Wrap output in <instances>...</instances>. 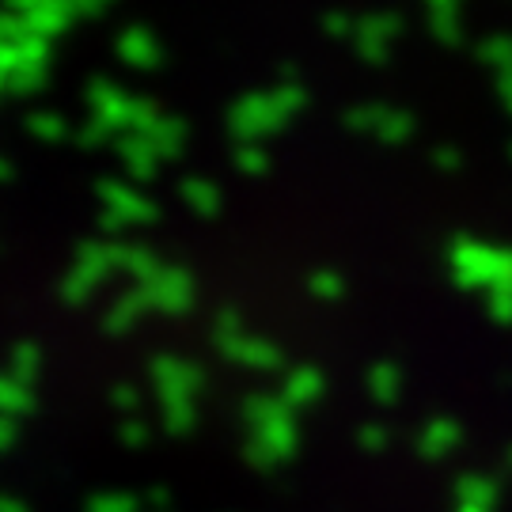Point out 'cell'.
Returning <instances> with one entry per match:
<instances>
[{
    "label": "cell",
    "instance_id": "cell-27",
    "mask_svg": "<svg viewBox=\"0 0 512 512\" xmlns=\"http://www.w3.org/2000/svg\"><path fill=\"white\" fill-rule=\"evenodd\" d=\"M16 418H0V452H4V448H12V444H16Z\"/></svg>",
    "mask_w": 512,
    "mask_h": 512
},
{
    "label": "cell",
    "instance_id": "cell-21",
    "mask_svg": "<svg viewBox=\"0 0 512 512\" xmlns=\"http://www.w3.org/2000/svg\"><path fill=\"white\" fill-rule=\"evenodd\" d=\"M19 46V61H27V65H46V57H50V38H38V35H27L16 42Z\"/></svg>",
    "mask_w": 512,
    "mask_h": 512
},
{
    "label": "cell",
    "instance_id": "cell-4",
    "mask_svg": "<svg viewBox=\"0 0 512 512\" xmlns=\"http://www.w3.org/2000/svg\"><path fill=\"white\" fill-rule=\"evenodd\" d=\"M88 107H92V118H99L114 137L129 133V107H133V95L122 92L114 80H107V76L88 80Z\"/></svg>",
    "mask_w": 512,
    "mask_h": 512
},
{
    "label": "cell",
    "instance_id": "cell-32",
    "mask_svg": "<svg viewBox=\"0 0 512 512\" xmlns=\"http://www.w3.org/2000/svg\"><path fill=\"white\" fill-rule=\"evenodd\" d=\"M0 512H31L19 497H8V494H0Z\"/></svg>",
    "mask_w": 512,
    "mask_h": 512
},
{
    "label": "cell",
    "instance_id": "cell-24",
    "mask_svg": "<svg viewBox=\"0 0 512 512\" xmlns=\"http://www.w3.org/2000/svg\"><path fill=\"white\" fill-rule=\"evenodd\" d=\"M118 437H122V444H129V448H141L148 440V425L141 418H126L118 425Z\"/></svg>",
    "mask_w": 512,
    "mask_h": 512
},
{
    "label": "cell",
    "instance_id": "cell-33",
    "mask_svg": "<svg viewBox=\"0 0 512 512\" xmlns=\"http://www.w3.org/2000/svg\"><path fill=\"white\" fill-rule=\"evenodd\" d=\"M4 179H12V164L0 156V183H4Z\"/></svg>",
    "mask_w": 512,
    "mask_h": 512
},
{
    "label": "cell",
    "instance_id": "cell-2",
    "mask_svg": "<svg viewBox=\"0 0 512 512\" xmlns=\"http://www.w3.org/2000/svg\"><path fill=\"white\" fill-rule=\"evenodd\" d=\"M148 376L156 384V395H160V406L167 403H194L198 387H202V368L194 361H183V357H171V353H156L148 361Z\"/></svg>",
    "mask_w": 512,
    "mask_h": 512
},
{
    "label": "cell",
    "instance_id": "cell-9",
    "mask_svg": "<svg viewBox=\"0 0 512 512\" xmlns=\"http://www.w3.org/2000/svg\"><path fill=\"white\" fill-rule=\"evenodd\" d=\"M145 311H156L152 289H148V285H133L129 293H122L114 304H110V311L103 315V330H107V334H126Z\"/></svg>",
    "mask_w": 512,
    "mask_h": 512
},
{
    "label": "cell",
    "instance_id": "cell-8",
    "mask_svg": "<svg viewBox=\"0 0 512 512\" xmlns=\"http://www.w3.org/2000/svg\"><path fill=\"white\" fill-rule=\"evenodd\" d=\"M114 50H118V57H122L126 65H133V69H156V65L164 61V50H160L156 35H152L148 27H141V23L126 27V31L118 35V42H114Z\"/></svg>",
    "mask_w": 512,
    "mask_h": 512
},
{
    "label": "cell",
    "instance_id": "cell-30",
    "mask_svg": "<svg viewBox=\"0 0 512 512\" xmlns=\"http://www.w3.org/2000/svg\"><path fill=\"white\" fill-rule=\"evenodd\" d=\"M99 228L114 236V232H122V228H126V220L118 217V213H110V209H103V213H99Z\"/></svg>",
    "mask_w": 512,
    "mask_h": 512
},
{
    "label": "cell",
    "instance_id": "cell-15",
    "mask_svg": "<svg viewBox=\"0 0 512 512\" xmlns=\"http://www.w3.org/2000/svg\"><path fill=\"white\" fill-rule=\"evenodd\" d=\"M126 274L137 281V285H152L156 277L164 274V262L152 255L148 247H129L126 255Z\"/></svg>",
    "mask_w": 512,
    "mask_h": 512
},
{
    "label": "cell",
    "instance_id": "cell-29",
    "mask_svg": "<svg viewBox=\"0 0 512 512\" xmlns=\"http://www.w3.org/2000/svg\"><path fill=\"white\" fill-rule=\"evenodd\" d=\"M76 16H103L107 12V4L103 0H73Z\"/></svg>",
    "mask_w": 512,
    "mask_h": 512
},
{
    "label": "cell",
    "instance_id": "cell-7",
    "mask_svg": "<svg viewBox=\"0 0 512 512\" xmlns=\"http://www.w3.org/2000/svg\"><path fill=\"white\" fill-rule=\"evenodd\" d=\"M114 152H118V160L126 167V175L137 179V183H148V179L156 175V167H160L156 148H152V141L141 137V133H122V137H114Z\"/></svg>",
    "mask_w": 512,
    "mask_h": 512
},
{
    "label": "cell",
    "instance_id": "cell-13",
    "mask_svg": "<svg viewBox=\"0 0 512 512\" xmlns=\"http://www.w3.org/2000/svg\"><path fill=\"white\" fill-rule=\"evenodd\" d=\"M179 194H183V202L194 205V209H198L202 217H213V213H217V205H220L217 186L205 183V179H198V175L183 179V183H179Z\"/></svg>",
    "mask_w": 512,
    "mask_h": 512
},
{
    "label": "cell",
    "instance_id": "cell-10",
    "mask_svg": "<svg viewBox=\"0 0 512 512\" xmlns=\"http://www.w3.org/2000/svg\"><path fill=\"white\" fill-rule=\"evenodd\" d=\"M148 141H152V148H156V156H160V160H175V156L183 152L186 122H183V118H171V114H164V118H160V126L148 133Z\"/></svg>",
    "mask_w": 512,
    "mask_h": 512
},
{
    "label": "cell",
    "instance_id": "cell-20",
    "mask_svg": "<svg viewBox=\"0 0 512 512\" xmlns=\"http://www.w3.org/2000/svg\"><path fill=\"white\" fill-rule=\"evenodd\" d=\"M164 429L171 437H186L194 429V403H167L164 406Z\"/></svg>",
    "mask_w": 512,
    "mask_h": 512
},
{
    "label": "cell",
    "instance_id": "cell-5",
    "mask_svg": "<svg viewBox=\"0 0 512 512\" xmlns=\"http://www.w3.org/2000/svg\"><path fill=\"white\" fill-rule=\"evenodd\" d=\"M8 8L19 12L23 23H27V31L38 38L61 35V31L76 19L73 0H16V4H8Z\"/></svg>",
    "mask_w": 512,
    "mask_h": 512
},
{
    "label": "cell",
    "instance_id": "cell-19",
    "mask_svg": "<svg viewBox=\"0 0 512 512\" xmlns=\"http://www.w3.org/2000/svg\"><path fill=\"white\" fill-rule=\"evenodd\" d=\"M84 512H137V497L122 494V490H107V494L88 497Z\"/></svg>",
    "mask_w": 512,
    "mask_h": 512
},
{
    "label": "cell",
    "instance_id": "cell-34",
    "mask_svg": "<svg viewBox=\"0 0 512 512\" xmlns=\"http://www.w3.org/2000/svg\"><path fill=\"white\" fill-rule=\"evenodd\" d=\"M0 92H4V80H0Z\"/></svg>",
    "mask_w": 512,
    "mask_h": 512
},
{
    "label": "cell",
    "instance_id": "cell-11",
    "mask_svg": "<svg viewBox=\"0 0 512 512\" xmlns=\"http://www.w3.org/2000/svg\"><path fill=\"white\" fill-rule=\"evenodd\" d=\"M27 410H35L31 387L19 384L16 376H8V372H0V418H19Z\"/></svg>",
    "mask_w": 512,
    "mask_h": 512
},
{
    "label": "cell",
    "instance_id": "cell-16",
    "mask_svg": "<svg viewBox=\"0 0 512 512\" xmlns=\"http://www.w3.org/2000/svg\"><path fill=\"white\" fill-rule=\"evenodd\" d=\"M42 84H46V65H27V61H19L16 73L4 80V88L12 95H35L42 92Z\"/></svg>",
    "mask_w": 512,
    "mask_h": 512
},
{
    "label": "cell",
    "instance_id": "cell-28",
    "mask_svg": "<svg viewBox=\"0 0 512 512\" xmlns=\"http://www.w3.org/2000/svg\"><path fill=\"white\" fill-rule=\"evenodd\" d=\"M236 164L243 167V171H258V167H262V156H258L255 148H239V152H236Z\"/></svg>",
    "mask_w": 512,
    "mask_h": 512
},
{
    "label": "cell",
    "instance_id": "cell-31",
    "mask_svg": "<svg viewBox=\"0 0 512 512\" xmlns=\"http://www.w3.org/2000/svg\"><path fill=\"white\" fill-rule=\"evenodd\" d=\"M148 501L156 505V512H167V501H171V494H167L164 486H152V490H148Z\"/></svg>",
    "mask_w": 512,
    "mask_h": 512
},
{
    "label": "cell",
    "instance_id": "cell-18",
    "mask_svg": "<svg viewBox=\"0 0 512 512\" xmlns=\"http://www.w3.org/2000/svg\"><path fill=\"white\" fill-rule=\"evenodd\" d=\"M160 110H156V103L152 99H133V107H129V133H141V137H148L152 129L160 126Z\"/></svg>",
    "mask_w": 512,
    "mask_h": 512
},
{
    "label": "cell",
    "instance_id": "cell-26",
    "mask_svg": "<svg viewBox=\"0 0 512 512\" xmlns=\"http://www.w3.org/2000/svg\"><path fill=\"white\" fill-rule=\"evenodd\" d=\"M16 69H19V46L16 42H0V80H8Z\"/></svg>",
    "mask_w": 512,
    "mask_h": 512
},
{
    "label": "cell",
    "instance_id": "cell-22",
    "mask_svg": "<svg viewBox=\"0 0 512 512\" xmlns=\"http://www.w3.org/2000/svg\"><path fill=\"white\" fill-rule=\"evenodd\" d=\"M110 137H114V133H110L99 118H88L84 126L76 129V145L80 148H95V145H103V141H110Z\"/></svg>",
    "mask_w": 512,
    "mask_h": 512
},
{
    "label": "cell",
    "instance_id": "cell-3",
    "mask_svg": "<svg viewBox=\"0 0 512 512\" xmlns=\"http://www.w3.org/2000/svg\"><path fill=\"white\" fill-rule=\"evenodd\" d=\"M95 194H99L103 209L118 213L126 224H152V220H160L156 202H148L137 186L122 183V179H99V183H95Z\"/></svg>",
    "mask_w": 512,
    "mask_h": 512
},
{
    "label": "cell",
    "instance_id": "cell-17",
    "mask_svg": "<svg viewBox=\"0 0 512 512\" xmlns=\"http://www.w3.org/2000/svg\"><path fill=\"white\" fill-rule=\"evenodd\" d=\"M262 126H266V107H262V99H239L236 107H232V129H236L239 137H243V133H258Z\"/></svg>",
    "mask_w": 512,
    "mask_h": 512
},
{
    "label": "cell",
    "instance_id": "cell-12",
    "mask_svg": "<svg viewBox=\"0 0 512 512\" xmlns=\"http://www.w3.org/2000/svg\"><path fill=\"white\" fill-rule=\"evenodd\" d=\"M38 372H42V349L35 342H19L12 346V357H8V376H16L19 384H35Z\"/></svg>",
    "mask_w": 512,
    "mask_h": 512
},
{
    "label": "cell",
    "instance_id": "cell-1",
    "mask_svg": "<svg viewBox=\"0 0 512 512\" xmlns=\"http://www.w3.org/2000/svg\"><path fill=\"white\" fill-rule=\"evenodd\" d=\"M110 274H114L110 243H95V239H84V243H76L73 270L61 277V285H57V296H61L69 308H80V304H88V296L95 293V285H103Z\"/></svg>",
    "mask_w": 512,
    "mask_h": 512
},
{
    "label": "cell",
    "instance_id": "cell-23",
    "mask_svg": "<svg viewBox=\"0 0 512 512\" xmlns=\"http://www.w3.org/2000/svg\"><path fill=\"white\" fill-rule=\"evenodd\" d=\"M23 35H27L23 16L12 12V8H0V42H19Z\"/></svg>",
    "mask_w": 512,
    "mask_h": 512
},
{
    "label": "cell",
    "instance_id": "cell-6",
    "mask_svg": "<svg viewBox=\"0 0 512 512\" xmlns=\"http://www.w3.org/2000/svg\"><path fill=\"white\" fill-rule=\"evenodd\" d=\"M148 289H152L156 311H164V315H186L194 304V281H190L186 266H164V274L156 277Z\"/></svg>",
    "mask_w": 512,
    "mask_h": 512
},
{
    "label": "cell",
    "instance_id": "cell-25",
    "mask_svg": "<svg viewBox=\"0 0 512 512\" xmlns=\"http://www.w3.org/2000/svg\"><path fill=\"white\" fill-rule=\"evenodd\" d=\"M110 403L118 406V410H129V414H133V410L141 406V391L133 384H114L110 387Z\"/></svg>",
    "mask_w": 512,
    "mask_h": 512
},
{
    "label": "cell",
    "instance_id": "cell-14",
    "mask_svg": "<svg viewBox=\"0 0 512 512\" xmlns=\"http://www.w3.org/2000/svg\"><path fill=\"white\" fill-rule=\"evenodd\" d=\"M23 126H27V133L38 137V141H65V137H69V122H65L61 114H54V110H31V114L23 118Z\"/></svg>",
    "mask_w": 512,
    "mask_h": 512
}]
</instances>
